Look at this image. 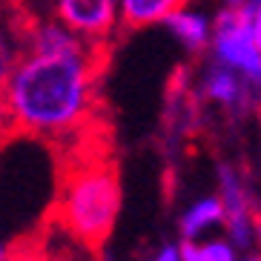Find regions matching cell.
<instances>
[{
    "instance_id": "1",
    "label": "cell",
    "mask_w": 261,
    "mask_h": 261,
    "mask_svg": "<svg viewBox=\"0 0 261 261\" xmlns=\"http://www.w3.org/2000/svg\"><path fill=\"white\" fill-rule=\"evenodd\" d=\"M109 43H86L75 52H23L0 89L12 135L69 144L95 126L100 75Z\"/></svg>"
},
{
    "instance_id": "2",
    "label": "cell",
    "mask_w": 261,
    "mask_h": 261,
    "mask_svg": "<svg viewBox=\"0 0 261 261\" xmlns=\"http://www.w3.org/2000/svg\"><path fill=\"white\" fill-rule=\"evenodd\" d=\"M69 158L58 172L49 218L86 250L98 253L121 215V172L109 155L95 149L86 132L69 141Z\"/></svg>"
},
{
    "instance_id": "3",
    "label": "cell",
    "mask_w": 261,
    "mask_h": 261,
    "mask_svg": "<svg viewBox=\"0 0 261 261\" xmlns=\"http://www.w3.org/2000/svg\"><path fill=\"white\" fill-rule=\"evenodd\" d=\"M207 55L215 63L250 81L255 89H261V52L253 38V20L250 12L238 9H218L213 17V32H210V49Z\"/></svg>"
},
{
    "instance_id": "4",
    "label": "cell",
    "mask_w": 261,
    "mask_h": 261,
    "mask_svg": "<svg viewBox=\"0 0 261 261\" xmlns=\"http://www.w3.org/2000/svg\"><path fill=\"white\" fill-rule=\"evenodd\" d=\"M195 95L201 103L221 107L230 118H247L261 109V89H255L238 72L215 63L213 58H207L201 66L198 81H195Z\"/></svg>"
},
{
    "instance_id": "5",
    "label": "cell",
    "mask_w": 261,
    "mask_h": 261,
    "mask_svg": "<svg viewBox=\"0 0 261 261\" xmlns=\"http://www.w3.org/2000/svg\"><path fill=\"white\" fill-rule=\"evenodd\" d=\"M49 12L92 43H109L118 32V0H49Z\"/></svg>"
},
{
    "instance_id": "6",
    "label": "cell",
    "mask_w": 261,
    "mask_h": 261,
    "mask_svg": "<svg viewBox=\"0 0 261 261\" xmlns=\"http://www.w3.org/2000/svg\"><path fill=\"white\" fill-rule=\"evenodd\" d=\"M81 253H92V250H86L69 232H63L52 218H46L32 236L12 244L6 261H81Z\"/></svg>"
},
{
    "instance_id": "7",
    "label": "cell",
    "mask_w": 261,
    "mask_h": 261,
    "mask_svg": "<svg viewBox=\"0 0 261 261\" xmlns=\"http://www.w3.org/2000/svg\"><path fill=\"white\" fill-rule=\"evenodd\" d=\"M164 26L172 32V38H175L190 55H195V58L207 55L210 32H213V17H210L207 12L184 6V9H178V12H172V15L164 20Z\"/></svg>"
},
{
    "instance_id": "8",
    "label": "cell",
    "mask_w": 261,
    "mask_h": 261,
    "mask_svg": "<svg viewBox=\"0 0 261 261\" xmlns=\"http://www.w3.org/2000/svg\"><path fill=\"white\" fill-rule=\"evenodd\" d=\"M184 6H190V0H118V32L158 26Z\"/></svg>"
},
{
    "instance_id": "9",
    "label": "cell",
    "mask_w": 261,
    "mask_h": 261,
    "mask_svg": "<svg viewBox=\"0 0 261 261\" xmlns=\"http://www.w3.org/2000/svg\"><path fill=\"white\" fill-rule=\"evenodd\" d=\"M224 227V207L218 195H201L190 204V207L181 213L178 218V232H181V241H198L207 232Z\"/></svg>"
},
{
    "instance_id": "10",
    "label": "cell",
    "mask_w": 261,
    "mask_h": 261,
    "mask_svg": "<svg viewBox=\"0 0 261 261\" xmlns=\"http://www.w3.org/2000/svg\"><path fill=\"white\" fill-rule=\"evenodd\" d=\"M29 12L17 9L12 15H0V89L9 81L15 63L23 55V32L29 23Z\"/></svg>"
},
{
    "instance_id": "11",
    "label": "cell",
    "mask_w": 261,
    "mask_h": 261,
    "mask_svg": "<svg viewBox=\"0 0 261 261\" xmlns=\"http://www.w3.org/2000/svg\"><path fill=\"white\" fill-rule=\"evenodd\" d=\"M181 261H238V250L227 238H198L181 241Z\"/></svg>"
},
{
    "instance_id": "12",
    "label": "cell",
    "mask_w": 261,
    "mask_h": 261,
    "mask_svg": "<svg viewBox=\"0 0 261 261\" xmlns=\"http://www.w3.org/2000/svg\"><path fill=\"white\" fill-rule=\"evenodd\" d=\"M149 261H181V250H178V244H161Z\"/></svg>"
},
{
    "instance_id": "13",
    "label": "cell",
    "mask_w": 261,
    "mask_h": 261,
    "mask_svg": "<svg viewBox=\"0 0 261 261\" xmlns=\"http://www.w3.org/2000/svg\"><path fill=\"white\" fill-rule=\"evenodd\" d=\"M9 253H12V241L0 236V261H6V258H9Z\"/></svg>"
},
{
    "instance_id": "14",
    "label": "cell",
    "mask_w": 261,
    "mask_h": 261,
    "mask_svg": "<svg viewBox=\"0 0 261 261\" xmlns=\"http://www.w3.org/2000/svg\"><path fill=\"white\" fill-rule=\"evenodd\" d=\"M238 261H261L258 250H250V253H238Z\"/></svg>"
},
{
    "instance_id": "15",
    "label": "cell",
    "mask_w": 261,
    "mask_h": 261,
    "mask_svg": "<svg viewBox=\"0 0 261 261\" xmlns=\"http://www.w3.org/2000/svg\"><path fill=\"white\" fill-rule=\"evenodd\" d=\"M138 261H149V258H138Z\"/></svg>"
}]
</instances>
